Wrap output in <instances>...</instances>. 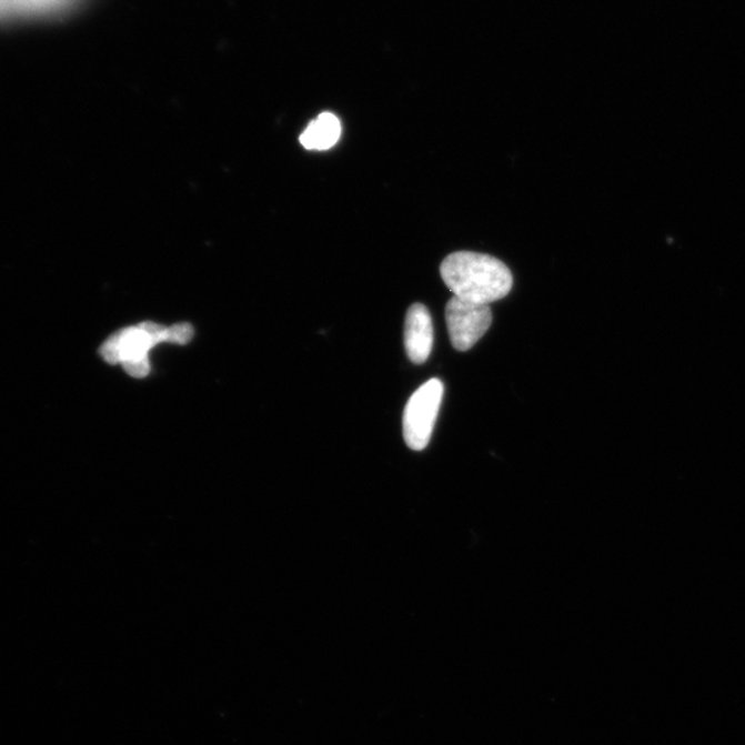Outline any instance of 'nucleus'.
Instances as JSON below:
<instances>
[{
  "mask_svg": "<svg viewBox=\"0 0 745 745\" xmlns=\"http://www.w3.org/2000/svg\"><path fill=\"white\" fill-rule=\"evenodd\" d=\"M157 345L152 335L147 332L144 323L138 328L124 329L112 335L101 349V355L107 362L119 363L135 358H147L148 351Z\"/></svg>",
  "mask_w": 745,
  "mask_h": 745,
  "instance_id": "nucleus-6",
  "label": "nucleus"
},
{
  "mask_svg": "<svg viewBox=\"0 0 745 745\" xmlns=\"http://www.w3.org/2000/svg\"><path fill=\"white\" fill-rule=\"evenodd\" d=\"M405 346L409 360L421 365L429 360L434 346V326L430 311L423 304H413L405 322Z\"/></svg>",
  "mask_w": 745,
  "mask_h": 745,
  "instance_id": "nucleus-5",
  "label": "nucleus"
},
{
  "mask_svg": "<svg viewBox=\"0 0 745 745\" xmlns=\"http://www.w3.org/2000/svg\"><path fill=\"white\" fill-rule=\"evenodd\" d=\"M340 134L341 124L338 117L329 112L322 113L301 135V144L306 150L325 151L339 141Z\"/></svg>",
  "mask_w": 745,
  "mask_h": 745,
  "instance_id": "nucleus-7",
  "label": "nucleus"
},
{
  "mask_svg": "<svg viewBox=\"0 0 745 745\" xmlns=\"http://www.w3.org/2000/svg\"><path fill=\"white\" fill-rule=\"evenodd\" d=\"M443 397L441 380L432 379L414 392L403 414V435L412 451L429 446Z\"/></svg>",
  "mask_w": 745,
  "mask_h": 745,
  "instance_id": "nucleus-2",
  "label": "nucleus"
},
{
  "mask_svg": "<svg viewBox=\"0 0 745 745\" xmlns=\"http://www.w3.org/2000/svg\"><path fill=\"white\" fill-rule=\"evenodd\" d=\"M123 368L124 371L135 379L145 377L150 373V363H148L147 358H135V360L124 361Z\"/></svg>",
  "mask_w": 745,
  "mask_h": 745,
  "instance_id": "nucleus-8",
  "label": "nucleus"
},
{
  "mask_svg": "<svg viewBox=\"0 0 745 745\" xmlns=\"http://www.w3.org/2000/svg\"><path fill=\"white\" fill-rule=\"evenodd\" d=\"M193 330L190 325H175L168 329V341L174 344H187L192 339Z\"/></svg>",
  "mask_w": 745,
  "mask_h": 745,
  "instance_id": "nucleus-9",
  "label": "nucleus"
},
{
  "mask_svg": "<svg viewBox=\"0 0 745 745\" xmlns=\"http://www.w3.org/2000/svg\"><path fill=\"white\" fill-rule=\"evenodd\" d=\"M446 323L452 344L457 351H469L492 326L491 305L471 303L453 295L446 304Z\"/></svg>",
  "mask_w": 745,
  "mask_h": 745,
  "instance_id": "nucleus-3",
  "label": "nucleus"
},
{
  "mask_svg": "<svg viewBox=\"0 0 745 745\" xmlns=\"http://www.w3.org/2000/svg\"><path fill=\"white\" fill-rule=\"evenodd\" d=\"M441 275L456 298L471 303L492 304L507 298L513 289L509 266L489 254L457 252L447 255L441 265Z\"/></svg>",
  "mask_w": 745,
  "mask_h": 745,
  "instance_id": "nucleus-1",
  "label": "nucleus"
},
{
  "mask_svg": "<svg viewBox=\"0 0 745 745\" xmlns=\"http://www.w3.org/2000/svg\"><path fill=\"white\" fill-rule=\"evenodd\" d=\"M83 0H0V21L53 19L71 13Z\"/></svg>",
  "mask_w": 745,
  "mask_h": 745,
  "instance_id": "nucleus-4",
  "label": "nucleus"
}]
</instances>
